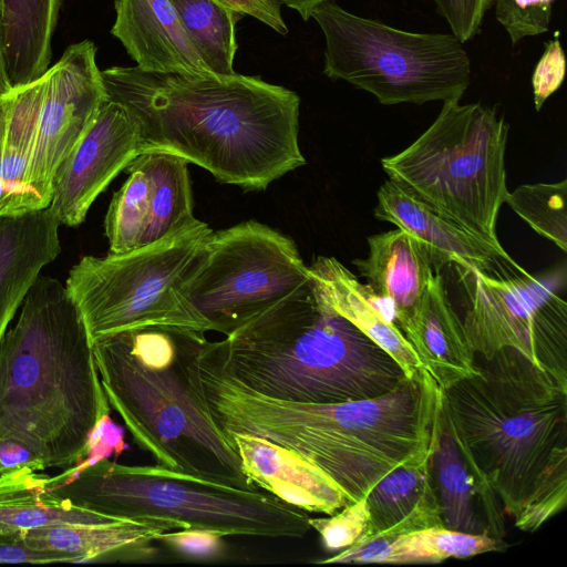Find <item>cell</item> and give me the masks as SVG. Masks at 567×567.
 I'll return each instance as SVG.
<instances>
[{
    "label": "cell",
    "mask_w": 567,
    "mask_h": 567,
    "mask_svg": "<svg viewBox=\"0 0 567 567\" xmlns=\"http://www.w3.org/2000/svg\"><path fill=\"white\" fill-rule=\"evenodd\" d=\"M101 73L107 99L138 121L140 154H174L249 190H264L306 164L300 97L289 89L237 73L183 75L136 65Z\"/></svg>",
    "instance_id": "obj_1"
},
{
    "label": "cell",
    "mask_w": 567,
    "mask_h": 567,
    "mask_svg": "<svg viewBox=\"0 0 567 567\" xmlns=\"http://www.w3.org/2000/svg\"><path fill=\"white\" fill-rule=\"evenodd\" d=\"M203 394L224 433L290 449L359 501L430 439L442 389L424 370L371 400L313 403L255 392L197 357Z\"/></svg>",
    "instance_id": "obj_2"
},
{
    "label": "cell",
    "mask_w": 567,
    "mask_h": 567,
    "mask_svg": "<svg viewBox=\"0 0 567 567\" xmlns=\"http://www.w3.org/2000/svg\"><path fill=\"white\" fill-rule=\"evenodd\" d=\"M86 328L65 286L40 275L0 341V436L45 467L78 464L110 412Z\"/></svg>",
    "instance_id": "obj_3"
},
{
    "label": "cell",
    "mask_w": 567,
    "mask_h": 567,
    "mask_svg": "<svg viewBox=\"0 0 567 567\" xmlns=\"http://www.w3.org/2000/svg\"><path fill=\"white\" fill-rule=\"evenodd\" d=\"M205 333L152 326L92 343L110 406L156 464L227 486L257 489L213 417L199 382Z\"/></svg>",
    "instance_id": "obj_4"
},
{
    "label": "cell",
    "mask_w": 567,
    "mask_h": 567,
    "mask_svg": "<svg viewBox=\"0 0 567 567\" xmlns=\"http://www.w3.org/2000/svg\"><path fill=\"white\" fill-rule=\"evenodd\" d=\"M442 390V404L475 476L481 505L515 517L551 452L567 444V386L512 348Z\"/></svg>",
    "instance_id": "obj_5"
},
{
    "label": "cell",
    "mask_w": 567,
    "mask_h": 567,
    "mask_svg": "<svg viewBox=\"0 0 567 567\" xmlns=\"http://www.w3.org/2000/svg\"><path fill=\"white\" fill-rule=\"evenodd\" d=\"M49 489L118 518H158L224 536L303 537L309 516L272 494L227 486L155 465L103 460Z\"/></svg>",
    "instance_id": "obj_6"
},
{
    "label": "cell",
    "mask_w": 567,
    "mask_h": 567,
    "mask_svg": "<svg viewBox=\"0 0 567 567\" xmlns=\"http://www.w3.org/2000/svg\"><path fill=\"white\" fill-rule=\"evenodd\" d=\"M508 124L481 103L446 101L405 150L381 159L389 179L461 226L499 243L498 213L508 194Z\"/></svg>",
    "instance_id": "obj_7"
},
{
    "label": "cell",
    "mask_w": 567,
    "mask_h": 567,
    "mask_svg": "<svg viewBox=\"0 0 567 567\" xmlns=\"http://www.w3.org/2000/svg\"><path fill=\"white\" fill-rule=\"evenodd\" d=\"M311 18L324 37L323 74L371 93L382 105L461 101L471 84L470 55L452 33L405 31L334 1L318 6Z\"/></svg>",
    "instance_id": "obj_8"
},
{
    "label": "cell",
    "mask_w": 567,
    "mask_h": 567,
    "mask_svg": "<svg viewBox=\"0 0 567 567\" xmlns=\"http://www.w3.org/2000/svg\"><path fill=\"white\" fill-rule=\"evenodd\" d=\"M212 231L197 220L128 252L83 256L64 286L91 342L152 326L210 331L186 303L181 287Z\"/></svg>",
    "instance_id": "obj_9"
},
{
    "label": "cell",
    "mask_w": 567,
    "mask_h": 567,
    "mask_svg": "<svg viewBox=\"0 0 567 567\" xmlns=\"http://www.w3.org/2000/svg\"><path fill=\"white\" fill-rule=\"evenodd\" d=\"M308 280L295 241L250 219L208 235L181 292L210 331L228 336Z\"/></svg>",
    "instance_id": "obj_10"
},
{
    "label": "cell",
    "mask_w": 567,
    "mask_h": 567,
    "mask_svg": "<svg viewBox=\"0 0 567 567\" xmlns=\"http://www.w3.org/2000/svg\"><path fill=\"white\" fill-rule=\"evenodd\" d=\"M458 275L467 296L462 321L475 353L488 359L503 348L515 349L567 386V303L558 293L564 278L535 277L525 269Z\"/></svg>",
    "instance_id": "obj_11"
},
{
    "label": "cell",
    "mask_w": 567,
    "mask_h": 567,
    "mask_svg": "<svg viewBox=\"0 0 567 567\" xmlns=\"http://www.w3.org/2000/svg\"><path fill=\"white\" fill-rule=\"evenodd\" d=\"M37 128L27 174L31 210L48 208L53 178L109 100L90 40L69 45L62 56L32 80Z\"/></svg>",
    "instance_id": "obj_12"
},
{
    "label": "cell",
    "mask_w": 567,
    "mask_h": 567,
    "mask_svg": "<svg viewBox=\"0 0 567 567\" xmlns=\"http://www.w3.org/2000/svg\"><path fill=\"white\" fill-rule=\"evenodd\" d=\"M141 131L133 113L107 100L53 178L49 205L60 225L76 227L117 174L140 155Z\"/></svg>",
    "instance_id": "obj_13"
},
{
    "label": "cell",
    "mask_w": 567,
    "mask_h": 567,
    "mask_svg": "<svg viewBox=\"0 0 567 567\" xmlns=\"http://www.w3.org/2000/svg\"><path fill=\"white\" fill-rule=\"evenodd\" d=\"M373 215L411 235L421 246L435 272L453 266L461 274L472 269L491 275L513 274L523 269L502 247L461 226L391 179L377 193Z\"/></svg>",
    "instance_id": "obj_14"
},
{
    "label": "cell",
    "mask_w": 567,
    "mask_h": 567,
    "mask_svg": "<svg viewBox=\"0 0 567 567\" xmlns=\"http://www.w3.org/2000/svg\"><path fill=\"white\" fill-rule=\"evenodd\" d=\"M249 482L301 511L332 515L354 503L322 468L297 452L248 433H226Z\"/></svg>",
    "instance_id": "obj_15"
},
{
    "label": "cell",
    "mask_w": 567,
    "mask_h": 567,
    "mask_svg": "<svg viewBox=\"0 0 567 567\" xmlns=\"http://www.w3.org/2000/svg\"><path fill=\"white\" fill-rule=\"evenodd\" d=\"M111 33L146 72L214 74L200 59L169 0H115Z\"/></svg>",
    "instance_id": "obj_16"
},
{
    "label": "cell",
    "mask_w": 567,
    "mask_h": 567,
    "mask_svg": "<svg viewBox=\"0 0 567 567\" xmlns=\"http://www.w3.org/2000/svg\"><path fill=\"white\" fill-rule=\"evenodd\" d=\"M396 326L442 390L477 371L476 353L440 272L430 276L420 301Z\"/></svg>",
    "instance_id": "obj_17"
},
{
    "label": "cell",
    "mask_w": 567,
    "mask_h": 567,
    "mask_svg": "<svg viewBox=\"0 0 567 567\" xmlns=\"http://www.w3.org/2000/svg\"><path fill=\"white\" fill-rule=\"evenodd\" d=\"M308 269L327 302L339 315L392 357L406 378L421 377L425 368L396 326L394 308L389 301L333 257L320 256Z\"/></svg>",
    "instance_id": "obj_18"
},
{
    "label": "cell",
    "mask_w": 567,
    "mask_h": 567,
    "mask_svg": "<svg viewBox=\"0 0 567 567\" xmlns=\"http://www.w3.org/2000/svg\"><path fill=\"white\" fill-rule=\"evenodd\" d=\"M59 226L49 207L0 216V341L41 270L61 252Z\"/></svg>",
    "instance_id": "obj_19"
},
{
    "label": "cell",
    "mask_w": 567,
    "mask_h": 567,
    "mask_svg": "<svg viewBox=\"0 0 567 567\" xmlns=\"http://www.w3.org/2000/svg\"><path fill=\"white\" fill-rule=\"evenodd\" d=\"M174 529L176 525L164 519L121 518L96 525L59 524L34 528L18 539L32 548L68 554L73 563H87L147 553L151 542Z\"/></svg>",
    "instance_id": "obj_20"
},
{
    "label": "cell",
    "mask_w": 567,
    "mask_h": 567,
    "mask_svg": "<svg viewBox=\"0 0 567 567\" xmlns=\"http://www.w3.org/2000/svg\"><path fill=\"white\" fill-rule=\"evenodd\" d=\"M368 245V257L352 264L393 306L398 323L417 305L434 270L419 243L400 228L369 236Z\"/></svg>",
    "instance_id": "obj_21"
},
{
    "label": "cell",
    "mask_w": 567,
    "mask_h": 567,
    "mask_svg": "<svg viewBox=\"0 0 567 567\" xmlns=\"http://www.w3.org/2000/svg\"><path fill=\"white\" fill-rule=\"evenodd\" d=\"M30 467L0 475V539L59 524L96 525L118 517L84 508L49 489L50 476Z\"/></svg>",
    "instance_id": "obj_22"
},
{
    "label": "cell",
    "mask_w": 567,
    "mask_h": 567,
    "mask_svg": "<svg viewBox=\"0 0 567 567\" xmlns=\"http://www.w3.org/2000/svg\"><path fill=\"white\" fill-rule=\"evenodd\" d=\"M37 95L32 81L0 97V216L32 212L27 174L34 148Z\"/></svg>",
    "instance_id": "obj_23"
},
{
    "label": "cell",
    "mask_w": 567,
    "mask_h": 567,
    "mask_svg": "<svg viewBox=\"0 0 567 567\" xmlns=\"http://www.w3.org/2000/svg\"><path fill=\"white\" fill-rule=\"evenodd\" d=\"M62 0H2L3 52L12 86L40 76L51 62V44Z\"/></svg>",
    "instance_id": "obj_24"
},
{
    "label": "cell",
    "mask_w": 567,
    "mask_h": 567,
    "mask_svg": "<svg viewBox=\"0 0 567 567\" xmlns=\"http://www.w3.org/2000/svg\"><path fill=\"white\" fill-rule=\"evenodd\" d=\"M431 471L444 527L468 534H487L475 511V499L478 501L475 476L455 440L442 399Z\"/></svg>",
    "instance_id": "obj_25"
},
{
    "label": "cell",
    "mask_w": 567,
    "mask_h": 567,
    "mask_svg": "<svg viewBox=\"0 0 567 567\" xmlns=\"http://www.w3.org/2000/svg\"><path fill=\"white\" fill-rule=\"evenodd\" d=\"M135 158L150 182V214L143 246L196 223L188 162L164 152L142 153Z\"/></svg>",
    "instance_id": "obj_26"
},
{
    "label": "cell",
    "mask_w": 567,
    "mask_h": 567,
    "mask_svg": "<svg viewBox=\"0 0 567 567\" xmlns=\"http://www.w3.org/2000/svg\"><path fill=\"white\" fill-rule=\"evenodd\" d=\"M439 410L430 439L419 451L384 475L365 495L369 523L361 537L385 530L402 520L433 484L431 458Z\"/></svg>",
    "instance_id": "obj_27"
},
{
    "label": "cell",
    "mask_w": 567,
    "mask_h": 567,
    "mask_svg": "<svg viewBox=\"0 0 567 567\" xmlns=\"http://www.w3.org/2000/svg\"><path fill=\"white\" fill-rule=\"evenodd\" d=\"M200 59L216 75H233L236 23L244 17L216 0H169Z\"/></svg>",
    "instance_id": "obj_28"
},
{
    "label": "cell",
    "mask_w": 567,
    "mask_h": 567,
    "mask_svg": "<svg viewBox=\"0 0 567 567\" xmlns=\"http://www.w3.org/2000/svg\"><path fill=\"white\" fill-rule=\"evenodd\" d=\"M504 539L487 534H468L444 526H431L396 536L384 549L379 564L440 563L504 550Z\"/></svg>",
    "instance_id": "obj_29"
},
{
    "label": "cell",
    "mask_w": 567,
    "mask_h": 567,
    "mask_svg": "<svg viewBox=\"0 0 567 567\" xmlns=\"http://www.w3.org/2000/svg\"><path fill=\"white\" fill-rule=\"evenodd\" d=\"M125 169L128 177L113 194L104 220L110 254H124L142 247L148 224V177L136 158Z\"/></svg>",
    "instance_id": "obj_30"
},
{
    "label": "cell",
    "mask_w": 567,
    "mask_h": 567,
    "mask_svg": "<svg viewBox=\"0 0 567 567\" xmlns=\"http://www.w3.org/2000/svg\"><path fill=\"white\" fill-rule=\"evenodd\" d=\"M567 181L523 184L505 203L538 235L567 251Z\"/></svg>",
    "instance_id": "obj_31"
},
{
    "label": "cell",
    "mask_w": 567,
    "mask_h": 567,
    "mask_svg": "<svg viewBox=\"0 0 567 567\" xmlns=\"http://www.w3.org/2000/svg\"><path fill=\"white\" fill-rule=\"evenodd\" d=\"M567 502V444L557 446L535 480L530 492L514 517L523 532L534 533L558 514Z\"/></svg>",
    "instance_id": "obj_32"
},
{
    "label": "cell",
    "mask_w": 567,
    "mask_h": 567,
    "mask_svg": "<svg viewBox=\"0 0 567 567\" xmlns=\"http://www.w3.org/2000/svg\"><path fill=\"white\" fill-rule=\"evenodd\" d=\"M555 0H493L497 22L516 45L549 30Z\"/></svg>",
    "instance_id": "obj_33"
},
{
    "label": "cell",
    "mask_w": 567,
    "mask_h": 567,
    "mask_svg": "<svg viewBox=\"0 0 567 567\" xmlns=\"http://www.w3.org/2000/svg\"><path fill=\"white\" fill-rule=\"evenodd\" d=\"M329 517L309 518L327 551H341L353 545L367 530L369 513L365 497L351 503Z\"/></svg>",
    "instance_id": "obj_34"
},
{
    "label": "cell",
    "mask_w": 567,
    "mask_h": 567,
    "mask_svg": "<svg viewBox=\"0 0 567 567\" xmlns=\"http://www.w3.org/2000/svg\"><path fill=\"white\" fill-rule=\"evenodd\" d=\"M126 449L123 430L111 420L110 412L104 413L90 432L80 462L62 474L50 477L49 485L68 483L87 467L113 454L118 455Z\"/></svg>",
    "instance_id": "obj_35"
},
{
    "label": "cell",
    "mask_w": 567,
    "mask_h": 567,
    "mask_svg": "<svg viewBox=\"0 0 567 567\" xmlns=\"http://www.w3.org/2000/svg\"><path fill=\"white\" fill-rule=\"evenodd\" d=\"M437 13L447 22L451 33L462 43L476 37L493 0H432Z\"/></svg>",
    "instance_id": "obj_36"
},
{
    "label": "cell",
    "mask_w": 567,
    "mask_h": 567,
    "mask_svg": "<svg viewBox=\"0 0 567 567\" xmlns=\"http://www.w3.org/2000/svg\"><path fill=\"white\" fill-rule=\"evenodd\" d=\"M566 74V58L559 39L546 42L532 75V87L536 111H540L547 99L563 84Z\"/></svg>",
    "instance_id": "obj_37"
},
{
    "label": "cell",
    "mask_w": 567,
    "mask_h": 567,
    "mask_svg": "<svg viewBox=\"0 0 567 567\" xmlns=\"http://www.w3.org/2000/svg\"><path fill=\"white\" fill-rule=\"evenodd\" d=\"M221 535L202 529L169 530L157 536L169 548L192 558L216 557L223 550Z\"/></svg>",
    "instance_id": "obj_38"
},
{
    "label": "cell",
    "mask_w": 567,
    "mask_h": 567,
    "mask_svg": "<svg viewBox=\"0 0 567 567\" xmlns=\"http://www.w3.org/2000/svg\"><path fill=\"white\" fill-rule=\"evenodd\" d=\"M73 563V557L56 551L41 550L19 539H0V564Z\"/></svg>",
    "instance_id": "obj_39"
},
{
    "label": "cell",
    "mask_w": 567,
    "mask_h": 567,
    "mask_svg": "<svg viewBox=\"0 0 567 567\" xmlns=\"http://www.w3.org/2000/svg\"><path fill=\"white\" fill-rule=\"evenodd\" d=\"M224 6L243 13L250 16L278 33L285 35L288 33L281 16V3L279 0H216Z\"/></svg>",
    "instance_id": "obj_40"
},
{
    "label": "cell",
    "mask_w": 567,
    "mask_h": 567,
    "mask_svg": "<svg viewBox=\"0 0 567 567\" xmlns=\"http://www.w3.org/2000/svg\"><path fill=\"white\" fill-rule=\"evenodd\" d=\"M21 467H30L34 471L47 468L41 458L23 442L0 436V475Z\"/></svg>",
    "instance_id": "obj_41"
},
{
    "label": "cell",
    "mask_w": 567,
    "mask_h": 567,
    "mask_svg": "<svg viewBox=\"0 0 567 567\" xmlns=\"http://www.w3.org/2000/svg\"><path fill=\"white\" fill-rule=\"evenodd\" d=\"M281 4H285L296 10L303 21H308L311 18L312 11L323 2L333 0H279Z\"/></svg>",
    "instance_id": "obj_42"
},
{
    "label": "cell",
    "mask_w": 567,
    "mask_h": 567,
    "mask_svg": "<svg viewBox=\"0 0 567 567\" xmlns=\"http://www.w3.org/2000/svg\"><path fill=\"white\" fill-rule=\"evenodd\" d=\"M12 85L9 81L6 68L3 42H2V30L0 20V97L7 94L11 90Z\"/></svg>",
    "instance_id": "obj_43"
},
{
    "label": "cell",
    "mask_w": 567,
    "mask_h": 567,
    "mask_svg": "<svg viewBox=\"0 0 567 567\" xmlns=\"http://www.w3.org/2000/svg\"><path fill=\"white\" fill-rule=\"evenodd\" d=\"M1 9H2V0H0V13H1Z\"/></svg>",
    "instance_id": "obj_44"
}]
</instances>
